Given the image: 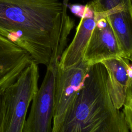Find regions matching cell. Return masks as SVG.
Returning <instances> with one entry per match:
<instances>
[{
	"label": "cell",
	"instance_id": "6",
	"mask_svg": "<svg viewBox=\"0 0 132 132\" xmlns=\"http://www.w3.org/2000/svg\"><path fill=\"white\" fill-rule=\"evenodd\" d=\"M123 57L114 34L105 18L96 20L85 48L83 61L89 66L104 60Z\"/></svg>",
	"mask_w": 132,
	"mask_h": 132
},
{
	"label": "cell",
	"instance_id": "9",
	"mask_svg": "<svg viewBox=\"0 0 132 132\" xmlns=\"http://www.w3.org/2000/svg\"><path fill=\"white\" fill-rule=\"evenodd\" d=\"M107 72L106 85L114 107L120 109L125 102L128 86H132V70L130 60L124 57L104 60L101 62Z\"/></svg>",
	"mask_w": 132,
	"mask_h": 132
},
{
	"label": "cell",
	"instance_id": "7",
	"mask_svg": "<svg viewBox=\"0 0 132 132\" xmlns=\"http://www.w3.org/2000/svg\"><path fill=\"white\" fill-rule=\"evenodd\" d=\"M33 61L27 51L0 34V89L13 83Z\"/></svg>",
	"mask_w": 132,
	"mask_h": 132
},
{
	"label": "cell",
	"instance_id": "12",
	"mask_svg": "<svg viewBox=\"0 0 132 132\" xmlns=\"http://www.w3.org/2000/svg\"><path fill=\"white\" fill-rule=\"evenodd\" d=\"M123 113L128 127L131 132L132 129V86L128 87L124 103Z\"/></svg>",
	"mask_w": 132,
	"mask_h": 132
},
{
	"label": "cell",
	"instance_id": "1",
	"mask_svg": "<svg viewBox=\"0 0 132 132\" xmlns=\"http://www.w3.org/2000/svg\"><path fill=\"white\" fill-rule=\"evenodd\" d=\"M69 0H0V34L47 66L66 48L74 21Z\"/></svg>",
	"mask_w": 132,
	"mask_h": 132
},
{
	"label": "cell",
	"instance_id": "10",
	"mask_svg": "<svg viewBox=\"0 0 132 132\" xmlns=\"http://www.w3.org/2000/svg\"><path fill=\"white\" fill-rule=\"evenodd\" d=\"M102 18L107 20L111 27L122 52L123 57L131 60L132 9L124 8L113 9L105 12L99 19Z\"/></svg>",
	"mask_w": 132,
	"mask_h": 132
},
{
	"label": "cell",
	"instance_id": "4",
	"mask_svg": "<svg viewBox=\"0 0 132 132\" xmlns=\"http://www.w3.org/2000/svg\"><path fill=\"white\" fill-rule=\"evenodd\" d=\"M59 58L51 59L42 84L34 96L22 132H52L56 75Z\"/></svg>",
	"mask_w": 132,
	"mask_h": 132
},
{
	"label": "cell",
	"instance_id": "13",
	"mask_svg": "<svg viewBox=\"0 0 132 132\" xmlns=\"http://www.w3.org/2000/svg\"><path fill=\"white\" fill-rule=\"evenodd\" d=\"M4 117V89H0V132H3Z\"/></svg>",
	"mask_w": 132,
	"mask_h": 132
},
{
	"label": "cell",
	"instance_id": "2",
	"mask_svg": "<svg viewBox=\"0 0 132 132\" xmlns=\"http://www.w3.org/2000/svg\"><path fill=\"white\" fill-rule=\"evenodd\" d=\"M106 79L102 63L90 66L80 91L52 132H131L112 102Z\"/></svg>",
	"mask_w": 132,
	"mask_h": 132
},
{
	"label": "cell",
	"instance_id": "5",
	"mask_svg": "<svg viewBox=\"0 0 132 132\" xmlns=\"http://www.w3.org/2000/svg\"><path fill=\"white\" fill-rule=\"evenodd\" d=\"M89 67L84 61L65 69L58 67L55 88L52 127L59 123L73 103L84 85Z\"/></svg>",
	"mask_w": 132,
	"mask_h": 132
},
{
	"label": "cell",
	"instance_id": "3",
	"mask_svg": "<svg viewBox=\"0 0 132 132\" xmlns=\"http://www.w3.org/2000/svg\"><path fill=\"white\" fill-rule=\"evenodd\" d=\"M38 64L33 61L4 90L3 132H22L28 107L38 89Z\"/></svg>",
	"mask_w": 132,
	"mask_h": 132
},
{
	"label": "cell",
	"instance_id": "11",
	"mask_svg": "<svg viewBox=\"0 0 132 132\" xmlns=\"http://www.w3.org/2000/svg\"><path fill=\"white\" fill-rule=\"evenodd\" d=\"M132 0H92L88 4L92 9L96 19L107 11L118 7L132 8Z\"/></svg>",
	"mask_w": 132,
	"mask_h": 132
},
{
	"label": "cell",
	"instance_id": "8",
	"mask_svg": "<svg viewBox=\"0 0 132 132\" xmlns=\"http://www.w3.org/2000/svg\"><path fill=\"white\" fill-rule=\"evenodd\" d=\"M96 23L94 12L87 4L84 7L81 19L72 41L60 57L59 67L60 69L69 68L83 61L85 48Z\"/></svg>",
	"mask_w": 132,
	"mask_h": 132
}]
</instances>
